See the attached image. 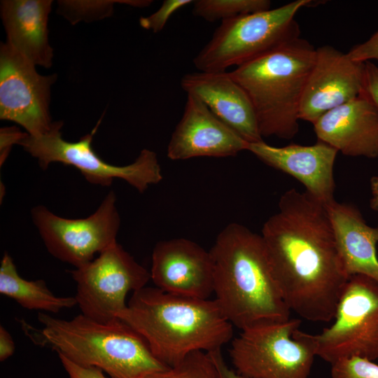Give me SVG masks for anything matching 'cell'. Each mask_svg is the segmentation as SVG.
I'll return each mask as SVG.
<instances>
[{
  "label": "cell",
  "mask_w": 378,
  "mask_h": 378,
  "mask_svg": "<svg viewBox=\"0 0 378 378\" xmlns=\"http://www.w3.org/2000/svg\"><path fill=\"white\" fill-rule=\"evenodd\" d=\"M278 207L260 235L282 297L301 318L331 321L349 276L326 205L292 188L281 196Z\"/></svg>",
  "instance_id": "1"
},
{
  "label": "cell",
  "mask_w": 378,
  "mask_h": 378,
  "mask_svg": "<svg viewBox=\"0 0 378 378\" xmlns=\"http://www.w3.org/2000/svg\"><path fill=\"white\" fill-rule=\"evenodd\" d=\"M209 252L215 300L233 326L243 331L290 318L261 235L231 223Z\"/></svg>",
  "instance_id": "2"
},
{
  "label": "cell",
  "mask_w": 378,
  "mask_h": 378,
  "mask_svg": "<svg viewBox=\"0 0 378 378\" xmlns=\"http://www.w3.org/2000/svg\"><path fill=\"white\" fill-rule=\"evenodd\" d=\"M118 318L139 333L153 356L171 368L195 351L211 352L232 340L233 325L216 300L144 287L132 293Z\"/></svg>",
  "instance_id": "3"
},
{
  "label": "cell",
  "mask_w": 378,
  "mask_h": 378,
  "mask_svg": "<svg viewBox=\"0 0 378 378\" xmlns=\"http://www.w3.org/2000/svg\"><path fill=\"white\" fill-rule=\"evenodd\" d=\"M38 320L41 328H25L34 342L52 348L78 365L99 368L112 378H145L169 368L119 318L102 323L80 314L65 320L39 312Z\"/></svg>",
  "instance_id": "4"
},
{
  "label": "cell",
  "mask_w": 378,
  "mask_h": 378,
  "mask_svg": "<svg viewBox=\"0 0 378 378\" xmlns=\"http://www.w3.org/2000/svg\"><path fill=\"white\" fill-rule=\"evenodd\" d=\"M316 48L300 37L230 71L253 106L262 137L293 139Z\"/></svg>",
  "instance_id": "5"
},
{
  "label": "cell",
  "mask_w": 378,
  "mask_h": 378,
  "mask_svg": "<svg viewBox=\"0 0 378 378\" xmlns=\"http://www.w3.org/2000/svg\"><path fill=\"white\" fill-rule=\"evenodd\" d=\"M310 0L221 21L210 41L193 59L199 71H226L276 50L300 38L298 12Z\"/></svg>",
  "instance_id": "6"
},
{
  "label": "cell",
  "mask_w": 378,
  "mask_h": 378,
  "mask_svg": "<svg viewBox=\"0 0 378 378\" xmlns=\"http://www.w3.org/2000/svg\"><path fill=\"white\" fill-rule=\"evenodd\" d=\"M300 323L290 318L241 331L230 349L235 371L248 378H308L317 345Z\"/></svg>",
  "instance_id": "7"
},
{
  "label": "cell",
  "mask_w": 378,
  "mask_h": 378,
  "mask_svg": "<svg viewBox=\"0 0 378 378\" xmlns=\"http://www.w3.org/2000/svg\"><path fill=\"white\" fill-rule=\"evenodd\" d=\"M62 121H55L49 132L37 136L26 132L18 144L37 159L42 169L57 162L73 166L91 183L108 186L114 178H120L144 192L150 186L162 181L161 167L154 151L143 149L132 163L113 165L94 151L93 133L85 134L78 141H67L62 137Z\"/></svg>",
  "instance_id": "8"
},
{
  "label": "cell",
  "mask_w": 378,
  "mask_h": 378,
  "mask_svg": "<svg viewBox=\"0 0 378 378\" xmlns=\"http://www.w3.org/2000/svg\"><path fill=\"white\" fill-rule=\"evenodd\" d=\"M334 322L318 335L316 354L330 365L358 356L378 360V281L351 276L340 298Z\"/></svg>",
  "instance_id": "9"
},
{
  "label": "cell",
  "mask_w": 378,
  "mask_h": 378,
  "mask_svg": "<svg viewBox=\"0 0 378 378\" xmlns=\"http://www.w3.org/2000/svg\"><path fill=\"white\" fill-rule=\"evenodd\" d=\"M70 272L81 314L102 323L118 318L127 307L128 293L145 287L150 279V273L117 241Z\"/></svg>",
  "instance_id": "10"
},
{
  "label": "cell",
  "mask_w": 378,
  "mask_h": 378,
  "mask_svg": "<svg viewBox=\"0 0 378 378\" xmlns=\"http://www.w3.org/2000/svg\"><path fill=\"white\" fill-rule=\"evenodd\" d=\"M33 223L48 252L62 262L80 267L116 241L120 217L116 197L110 191L98 209L85 218H66L39 205L31 211Z\"/></svg>",
  "instance_id": "11"
},
{
  "label": "cell",
  "mask_w": 378,
  "mask_h": 378,
  "mask_svg": "<svg viewBox=\"0 0 378 378\" xmlns=\"http://www.w3.org/2000/svg\"><path fill=\"white\" fill-rule=\"evenodd\" d=\"M35 65L6 43L0 46V118L23 127L33 136L49 132L50 88L56 74H39Z\"/></svg>",
  "instance_id": "12"
},
{
  "label": "cell",
  "mask_w": 378,
  "mask_h": 378,
  "mask_svg": "<svg viewBox=\"0 0 378 378\" xmlns=\"http://www.w3.org/2000/svg\"><path fill=\"white\" fill-rule=\"evenodd\" d=\"M365 62L353 60L331 46L316 48L302 94L300 120L314 124L322 115L357 97L363 91Z\"/></svg>",
  "instance_id": "13"
},
{
  "label": "cell",
  "mask_w": 378,
  "mask_h": 378,
  "mask_svg": "<svg viewBox=\"0 0 378 378\" xmlns=\"http://www.w3.org/2000/svg\"><path fill=\"white\" fill-rule=\"evenodd\" d=\"M150 273L155 287L169 293L199 299H209L214 294L210 252L188 239L157 243Z\"/></svg>",
  "instance_id": "14"
},
{
  "label": "cell",
  "mask_w": 378,
  "mask_h": 378,
  "mask_svg": "<svg viewBox=\"0 0 378 378\" xmlns=\"http://www.w3.org/2000/svg\"><path fill=\"white\" fill-rule=\"evenodd\" d=\"M248 145L199 98L187 94L184 111L172 134L167 155L172 160L225 158L247 150Z\"/></svg>",
  "instance_id": "15"
},
{
  "label": "cell",
  "mask_w": 378,
  "mask_h": 378,
  "mask_svg": "<svg viewBox=\"0 0 378 378\" xmlns=\"http://www.w3.org/2000/svg\"><path fill=\"white\" fill-rule=\"evenodd\" d=\"M247 150L267 165L298 180L306 192L324 204L335 200L333 168L338 151L332 146L318 141L312 146L276 147L262 141L248 144Z\"/></svg>",
  "instance_id": "16"
},
{
  "label": "cell",
  "mask_w": 378,
  "mask_h": 378,
  "mask_svg": "<svg viewBox=\"0 0 378 378\" xmlns=\"http://www.w3.org/2000/svg\"><path fill=\"white\" fill-rule=\"evenodd\" d=\"M181 86L248 144L263 141L252 102L230 71L189 73L181 78Z\"/></svg>",
  "instance_id": "17"
},
{
  "label": "cell",
  "mask_w": 378,
  "mask_h": 378,
  "mask_svg": "<svg viewBox=\"0 0 378 378\" xmlns=\"http://www.w3.org/2000/svg\"><path fill=\"white\" fill-rule=\"evenodd\" d=\"M312 125L318 141L344 155L378 157V108L363 91Z\"/></svg>",
  "instance_id": "18"
},
{
  "label": "cell",
  "mask_w": 378,
  "mask_h": 378,
  "mask_svg": "<svg viewBox=\"0 0 378 378\" xmlns=\"http://www.w3.org/2000/svg\"><path fill=\"white\" fill-rule=\"evenodd\" d=\"M51 0H4L1 16L6 43L35 66H52L53 50L49 43L48 16Z\"/></svg>",
  "instance_id": "19"
},
{
  "label": "cell",
  "mask_w": 378,
  "mask_h": 378,
  "mask_svg": "<svg viewBox=\"0 0 378 378\" xmlns=\"http://www.w3.org/2000/svg\"><path fill=\"white\" fill-rule=\"evenodd\" d=\"M325 205L348 276L361 274L378 281V226L368 225L359 210L351 204L334 200Z\"/></svg>",
  "instance_id": "20"
},
{
  "label": "cell",
  "mask_w": 378,
  "mask_h": 378,
  "mask_svg": "<svg viewBox=\"0 0 378 378\" xmlns=\"http://www.w3.org/2000/svg\"><path fill=\"white\" fill-rule=\"evenodd\" d=\"M0 293L12 298L23 308L52 314L77 305L75 297L54 295L43 279L29 281L21 277L6 252L1 261Z\"/></svg>",
  "instance_id": "21"
},
{
  "label": "cell",
  "mask_w": 378,
  "mask_h": 378,
  "mask_svg": "<svg viewBox=\"0 0 378 378\" xmlns=\"http://www.w3.org/2000/svg\"><path fill=\"white\" fill-rule=\"evenodd\" d=\"M268 0H197L193 1L192 13L209 22L225 20L238 16L269 10Z\"/></svg>",
  "instance_id": "22"
},
{
  "label": "cell",
  "mask_w": 378,
  "mask_h": 378,
  "mask_svg": "<svg viewBox=\"0 0 378 378\" xmlns=\"http://www.w3.org/2000/svg\"><path fill=\"white\" fill-rule=\"evenodd\" d=\"M145 378H220L210 352L195 351L175 366L148 374Z\"/></svg>",
  "instance_id": "23"
},
{
  "label": "cell",
  "mask_w": 378,
  "mask_h": 378,
  "mask_svg": "<svg viewBox=\"0 0 378 378\" xmlns=\"http://www.w3.org/2000/svg\"><path fill=\"white\" fill-rule=\"evenodd\" d=\"M129 5L130 1H59L58 10L72 24L109 16L115 3Z\"/></svg>",
  "instance_id": "24"
},
{
  "label": "cell",
  "mask_w": 378,
  "mask_h": 378,
  "mask_svg": "<svg viewBox=\"0 0 378 378\" xmlns=\"http://www.w3.org/2000/svg\"><path fill=\"white\" fill-rule=\"evenodd\" d=\"M332 378H378V365L358 356L337 360L331 364Z\"/></svg>",
  "instance_id": "25"
},
{
  "label": "cell",
  "mask_w": 378,
  "mask_h": 378,
  "mask_svg": "<svg viewBox=\"0 0 378 378\" xmlns=\"http://www.w3.org/2000/svg\"><path fill=\"white\" fill-rule=\"evenodd\" d=\"M192 2V0H164L157 11L148 17H141L139 24L154 33L160 32L174 13Z\"/></svg>",
  "instance_id": "26"
},
{
  "label": "cell",
  "mask_w": 378,
  "mask_h": 378,
  "mask_svg": "<svg viewBox=\"0 0 378 378\" xmlns=\"http://www.w3.org/2000/svg\"><path fill=\"white\" fill-rule=\"evenodd\" d=\"M347 54L354 61L378 62V30L368 40L352 47Z\"/></svg>",
  "instance_id": "27"
},
{
  "label": "cell",
  "mask_w": 378,
  "mask_h": 378,
  "mask_svg": "<svg viewBox=\"0 0 378 378\" xmlns=\"http://www.w3.org/2000/svg\"><path fill=\"white\" fill-rule=\"evenodd\" d=\"M61 363L67 372L69 378H112L107 377L104 374V372L97 368H85L78 365L65 356L57 354Z\"/></svg>",
  "instance_id": "28"
},
{
  "label": "cell",
  "mask_w": 378,
  "mask_h": 378,
  "mask_svg": "<svg viewBox=\"0 0 378 378\" xmlns=\"http://www.w3.org/2000/svg\"><path fill=\"white\" fill-rule=\"evenodd\" d=\"M363 92L378 108V66L370 61L365 62Z\"/></svg>",
  "instance_id": "29"
},
{
  "label": "cell",
  "mask_w": 378,
  "mask_h": 378,
  "mask_svg": "<svg viewBox=\"0 0 378 378\" xmlns=\"http://www.w3.org/2000/svg\"><path fill=\"white\" fill-rule=\"evenodd\" d=\"M25 134L15 127L1 129V165L8 156L11 146L13 144H18Z\"/></svg>",
  "instance_id": "30"
},
{
  "label": "cell",
  "mask_w": 378,
  "mask_h": 378,
  "mask_svg": "<svg viewBox=\"0 0 378 378\" xmlns=\"http://www.w3.org/2000/svg\"><path fill=\"white\" fill-rule=\"evenodd\" d=\"M15 343L10 334L0 326V360L4 361L10 357L15 351Z\"/></svg>",
  "instance_id": "31"
},
{
  "label": "cell",
  "mask_w": 378,
  "mask_h": 378,
  "mask_svg": "<svg viewBox=\"0 0 378 378\" xmlns=\"http://www.w3.org/2000/svg\"><path fill=\"white\" fill-rule=\"evenodd\" d=\"M210 353L218 369L220 378H248L239 374L227 366L222 356L220 349Z\"/></svg>",
  "instance_id": "32"
}]
</instances>
